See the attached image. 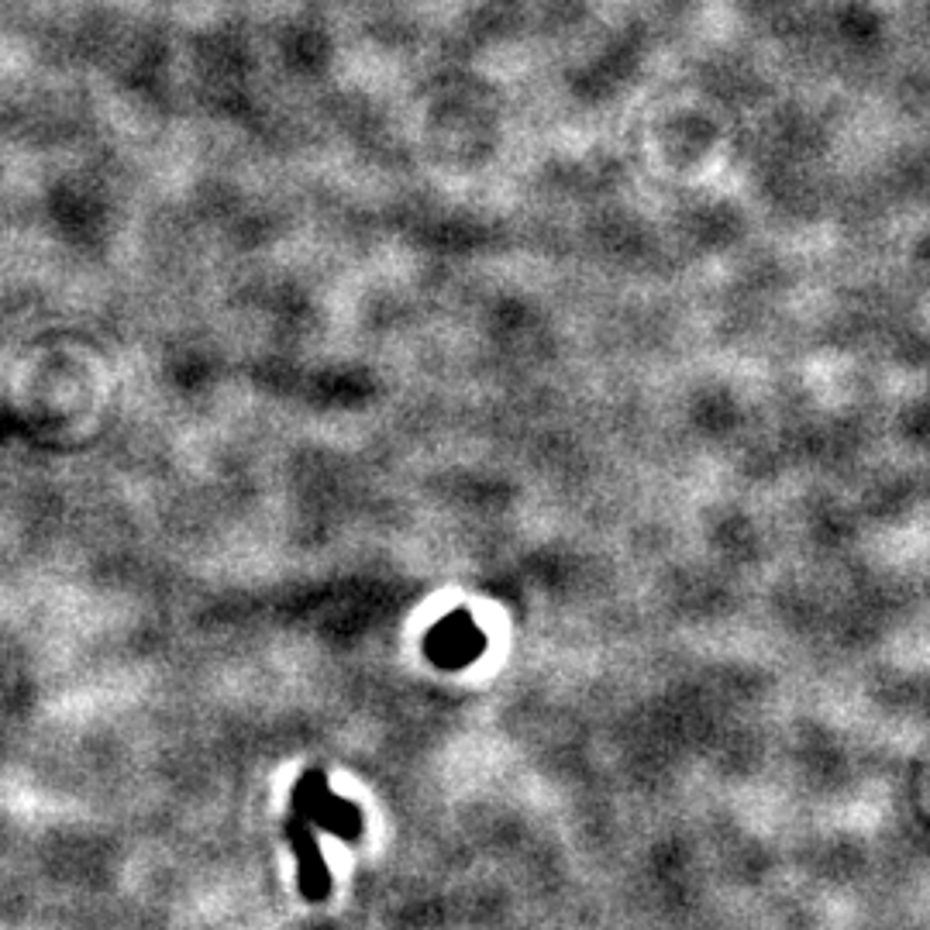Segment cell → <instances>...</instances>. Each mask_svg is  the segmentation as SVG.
Returning <instances> with one entry per match:
<instances>
[{
    "label": "cell",
    "mask_w": 930,
    "mask_h": 930,
    "mask_svg": "<svg viewBox=\"0 0 930 930\" xmlns=\"http://www.w3.org/2000/svg\"><path fill=\"white\" fill-rule=\"evenodd\" d=\"M314 789H317V806H324V786H317V782H314ZM338 803H341V800H335V806H338ZM317 820H321V824H331V827L338 831L335 813H317Z\"/></svg>",
    "instance_id": "6da1fadb"
}]
</instances>
